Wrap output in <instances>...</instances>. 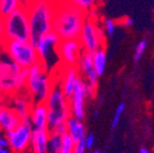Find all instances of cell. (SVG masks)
<instances>
[{
	"mask_svg": "<svg viewBox=\"0 0 154 153\" xmlns=\"http://www.w3.org/2000/svg\"><path fill=\"white\" fill-rule=\"evenodd\" d=\"M86 19L87 12L70 1H66L55 7L53 31H55L61 40L78 39Z\"/></svg>",
	"mask_w": 154,
	"mask_h": 153,
	"instance_id": "1",
	"label": "cell"
},
{
	"mask_svg": "<svg viewBox=\"0 0 154 153\" xmlns=\"http://www.w3.org/2000/svg\"><path fill=\"white\" fill-rule=\"evenodd\" d=\"M29 18V42L35 47L38 41L53 30L55 5L51 0H33L27 7Z\"/></svg>",
	"mask_w": 154,
	"mask_h": 153,
	"instance_id": "2",
	"label": "cell"
},
{
	"mask_svg": "<svg viewBox=\"0 0 154 153\" xmlns=\"http://www.w3.org/2000/svg\"><path fill=\"white\" fill-rule=\"evenodd\" d=\"M28 69H23L2 52L0 58V95L11 96L25 90Z\"/></svg>",
	"mask_w": 154,
	"mask_h": 153,
	"instance_id": "3",
	"label": "cell"
},
{
	"mask_svg": "<svg viewBox=\"0 0 154 153\" xmlns=\"http://www.w3.org/2000/svg\"><path fill=\"white\" fill-rule=\"evenodd\" d=\"M54 79L40 61L28 69L25 90L31 96L34 103L45 102L54 86Z\"/></svg>",
	"mask_w": 154,
	"mask_h": 153,
	"instance_id": "4",
	"label": "cell"
},
{
	"mask_svg": "<svg viewBox=\"0 0 154 153\" xmlns=\"http://www.w3.org/2000/svg\"><path fill=\"white\" fill-rule=\"evenodd\" d=\"M45 105L47 107L48 114V127L54 129L56 125L62 122H66L69 117H71L70 103L60 88L59 83H54L53 89L45 100Z\"/></svg>",
	"mask_w": 154,
	"mask_h": 153,
	"instance_id": "5",
	"label": "cell"
},
{
	"mask_svg": "<svg viewBox=\"0 0 154 153\" xmlns=\"http://www.w3.org/2000/svg\"><path fill=\"white\" fill-rule=\"evenodd\" d=\"M3 41H29L30 30L27 8L20 5L3 17Z\"/></svg>",
	"mask_w": 154,
	"mask_h": 153,
	"instance_id": "6",
	"label": "cell"
},
{
	"mask_svg": "<svg viewBox=\"0 0 154 153\" xmlns=\"http://www.w3.org/2000/svg\"><path fill=\"white\" fill-rule=\"evenodd\" d=\"M1 48L10 59L23 69H29L40 61L35 47L29 41H2Z\"/></svg>",
	"mask_w": 154,
	"mask_h": 153,
	"instance_id": "7",
	"label": "cell"
},
{
	"mask_svg": "<svg viewBox=\"0 0 154 153\" xmlns=\"http://www.w3.org/2000/svg\"><path fill=\"white\" fill-rule=\"evenodd\" d=\"M61 39L55 31H49L44 34L35 45L40 62L43 64L47 72L51 73L58 64H60V60L58 56L57 46Z\"/></svg>",
	"mask_w": 154,
	"mask_h": 153,
	"instance_id": "8",
	"label": "cell"
},
{
	"mask_svg": "<svg viewBox=\"0 0 154 153\" xmlns=\"http://www.w3.org/2000/svg\"><path fill=\"white\" fill-rule=\"evenodd\" d=\"M32 131L33 129L30 122V118L20 120V123L14 130L5 133L10 149L15 153H23L26 151L30 146Z\"/></svg>",
	"mask_w": 154,
	"mask_h": 153,
	"instance_id": "9",
	"label": "cell"
},
{
	"mask_svg": "<svg viewBox=\"0 0 154 153\" xmlns=\"http://www.w3.org/2000/svg\"><path fill=\"white\" fill-rule=\"evenodd\" d=\"M57 52L62 67H77L82 47L78 39L60 40L57 46Z\"/></svg>",
	"mask_w": 154,
	"mask_h": 153,
	"instance_id": "10",
	"label": "cell"
},
{
	"mask_svg": "<svg viewBox=\"0 0 154 153\" xmlns=\"http://www.w3.org/2000/svg\"><path fill=\"white\" fill-rule=\"evenodd\" d=\"M77 67L84 76L82 78L87 83L88 98H93L96 92V85H97V78H99L93 67V54L82 50L78 63H77Z\"/></svg>",
	"mask_w": 154,
	"mask_h": 153,
	"instance_id": "11",
	"label": "cell"
},
{
	"mask_svg": "<svg viewBox=\"0 0 154 153\" xmlns=\"http://www.w3.org/2000/svg\"><path fill=\"white\" fill-rule=\"evenodd\" d=\"M78 41L82 44L84 52L92 53L101 48L103 41L100 39L99 32H97V25L95 24L94 19L87 18L84 26L80 31Z\"/></svg>",
	"mask_w": 154,
	"mask_h": 153,
	"instance_id": "12",
	"label": "cell"
},
{
	"mask_svg": "<svg viewBox=\"0 0 154 153\" xmlns=\"http://www.w3.org/2000/svg\"><path fill=\"white\" fill-rule=\"evenodd\" d=\"M87 98H88L87 83L82 77H79L75 85L72 95L69 98L72 117L82 121V119L85 118V104Z\"/></svg>",
	"mask_w": 154,
	"mask_h": 153,
	"instance_id": "13",
	"label": "cell"
},
{
	"mask_svg": "<svg viewBox=\"0 0 154 153\" xmlns=\"http://www.w3.org/2000/svg\"><path fill=\"white\" fill-rule=\"evenodd\" d=\"M10 107L17 114L20 120L29 118L34 102L26 90H22L10 96Z\"/></svg>",
	"mask_w": 154,
	"mask_h": 153,
	"instance_id": "14",
	"label": "cell"
},
{
	"mask_svg": "<svg viewBox=\"0 0 154 153\" xmlns=\"http://www.w3.org/2000/svg\"><path fill=\"white\" fill-rule=\"evenodd\" d=\"M63 67V74L61 77L59 85L62 90L63 94L66 98H70L72 95L73 90L75 88L77 80L79 78V71L77 67Z\"/></svg>",
	"mask_w": 154,
	"mask_h": 153,
	"instance_id": "15",
	"label": "cell"
},
{
	"mask_svg": "<svg viewBox=\"0 0 154 153\" xmlns=\"http://www.w3.org/2000/svg\"><path fill=\"white\" fill-rule=\"evenodd\" d=\"M29 118L33 130H49L47 107L44 102H38L33 104Z\"/></svg>",
	"mask_w": 154,
	"mask_h": 153,
	"instance_id": "16",
	"label": "cell"
},
{
	"mask_svg": "<svg viewBox=\"0 0 154 153\" xmlns=\"http://www.w3.org/2000/svg\"><path fill=\"white\" fill-rule=\"evenodd\" d=\"M20 123V118L11 107H5L0 109V131L7 132L14 130Z\"/></svg>",
	"mask_w": 154,
	"mask_h": 153,
	"instance_id": "17",
	"label": "cell"
},
{
	"mask_svg": "<svg viewBox=\"0 0 154 153\" xmlns=\"http://www.w3.org/2000/svg\"><path fill=\"white\" fill-rule=\"evenodd\" d=\"M49 130H33L32 131L30 146L33 153H47Z\"/></svg>",
	"mask_w": 154,
	"mask_h": 153,
	"instance_id": "18",
	"label": "cell"
},
{
	"mask_svg": "<svg viewBox=\"0 0 154 153\" xmlns=\"http://www.w3.org/2000/svg\"><path fill=\"white\" fill-rule=\"evenodd\" d=\"M66 127H67V134L70 135L74 144L78 142L79 140H82L86 137V127L85 124L82 122V120H78L74 117H69L66 120Z\"/></svg>",
	"mask_w": 154,
	"mask_h": 153,
	"instance_id": "19",
	"label": "cell"
},
{
	"mask_svg": "<svg viewBox=\"0 0 154 153\" xmlns=\"http://www.w3.org/2000/svg\"><path fill=\"white\" fill-rule=\"evenodd\" d=\"M106 61H107V57H106V53L103 48H99L93 53V67L99 77L102 76L105 72Z\"/></svg>",
	"mask_w": 154,
	"mask_h": 153,
	"instance_id": "20",
	"label": "cell"
},
{
	"mask_svg": "<svg viewBox=\"0 0 154 153\" xmlns=\"http://www.w3.org/2000/svg\"><path fill=\"white\" fill-rule=\"evenodd\" d=\"M62 139L61 135L57 134L56 132L49 130V137H48L47 153H59L61 149Z\"/></svg>",
	"mask_w": 154,
	"mask_h": 153,
	"instance_id": "21",
	"label": "cell"
},
{
	"mask_svg": "<svg viewBox=\"0 0 154 153\" xmlns=\"http://www.w3.org/2000/svg\"><path fill=\"white\" fill-rule=\"evenodd\" d=\"M18 7H20L18 0H0V15L7 16Z\"/></svg>",
	"mask_w": 154,
	"mask_h": 153,
	"instance_id": "22",
	"label": "cell"
},
{
	"mask_svg": "<svg viewBox=\"0 0 154 153\" xmlns=\"http://www.w3.org/2000/svg\"><path fill=\"white\" fill-rule=\"evenodd\" d=\"M62 139V144H61V149L59 153H73V149H74V141L72 140L71 136L67 133L61 136Z\"/></svg>",
	"mask_w": 154,
	"mask_h": 153,
	"instance_id": "23",
	"label": "cell"
},
{
	"mask_svg": "<svg viewBox=\"0 0 154 153\" xmlns=\"http://www.w3.org/2000/svg\"><path fill=\"white\" fill-rule=\"evenodd\" d=\"M71 3L84 10L85 12H88L89 10L93 9L95 5V0H69Z\"/></svg>",
	"mask_w": 154,
	"mask_h": 153,
	"instance_id": "24",
	"label": "cell"
},
{
	"mask_svg": "<svg viewBox=\"0 0 154 153\" xmlns=\"http://www.w3.org/2000/svg\"><path fill=\"white\" fill-rule=\"evenodd\" d=\"M147 45H148L147 40L140 41L139 43L137 44V46H136V49H135V55H134V60H135V61H139V59L142 57V55H143V53H144V50H146V48H147Z\"/></svg>",
	"mask_w": 154,
	"mask_h": 153,
	"instance_id": "25",
	"label": "cell"
},
{
	"mask_svg": "<svg viewBox=\"0 0 154 153\" xmlns=\"http://www.w3.org/2000/svg\"><path fill=\"white\" fill-rule=\"evenodd\" d=\"M124 108H125L124 103H120L118 107H117L115 116H113V118H112V122H111V127H112V129H116L117 125L119 124V121H120V119H121L122 113L124 111Z\"/></svg>",
	"mask_w": 154,
	"mask_h": 153,
	"instance_id": "26",
	"label": "cell"
},
{
	"mask_svg": "<svg viewBox=\"0 0 154 153\" xmlns=\"http://www.w3.org/2000/svg\"><path fill=\"white\" fill-rule=\"evenodd\" d=\"M104 28L109 36H112L116 31V23L111 18H106L104 20Z\"/></svg>",
	"mask_w": 154,
	"mask_h": 153,
	"instance_id": "27",
	"label": "cell"
},
{
	"mask_svg": "<svg viewBox=\"0 0 154 153\" xmlns=\"http://www.w3.org/2000/svg\"><path fill=\"white\" fill-rule=\"evenodd\" d=\"M51 131L56 132L57 134L59 135H64L65 133H67V127H66V122H62V123H60V124L56 125L54 129H51Z\"/></svg>",
	"mask_w": 154,
	"mask_h": 153,
	"instance_id": "28",
	"label": "cell"
},
{
	"mask_svg": "<svg viewBox=\"0 0 154 153\" xmlns=\"http://www.w3.org/2000/svg\"><path fill=\"white\" fill-rule=\"evenodd\" d=\"M94 142H95V136L93 133H89L85 137V145H86V149H91L93 147Z\"/></svg>",
	"mask_w": 154,
	"mask_h": 153,
	"instance_id": "29",
	"label": "cell"
},
{
	"mask_svg": "<svg viewBox=\"0 0 154 153\" xmlns=\"http://www.w3.org/2000/svg\"><path fill=\"white\" fill-rule=\"evenodd\" d=\"M86 152V145H85V139L79 140L74 145L73 153H85Z\"/></svg>",
	"mask_w": 154,
	"mask_h": 153,
	"instance_id": "30",
	"label": "cell"
},
{
	"mask_svg": "<svg viewBox=\"0 0 154 153\" xmlns=\"http://www.w3.org/2000/svg\"><path fill=\"white\" fill-rule=\"evenodd\" d=\"M5 40V29H3V17L0 15V42Z\"/></svg>",
	"mask_w": 154,
	"mask_h": 153,
	"instance_id": "31",
	"label": "cell"
},
{
	"mask_svg": "<svg viewBox=\"0 0 154 153\" xmlns=\"http://www.w3.org/2000/svg\"><path fill=\"white\" fill-rule=\"evenodd\" d=\"M123 25L125 27H131L134 25V19L131 18V17H126V18L123 19Z\"/></svg>",
	"mask_w": 154,
	"mask_h": 153,
	"instance_id": "32",
	"label": "cell"
},
{
	"mask_svg": "<svg viewBox=\"0 0 154 153\" xmlns=\"http://www.w3.org/2000/svg\"><path fill=\"white\" fill-rule=\"evenodd\" d=\"M0 146L5 147V148L9 147V142H8L5 136H3V135H1V134H0Z\"/></svg>",
	"mask_w": 154,
	"mask_h": 153,
	"instance_id": "33",
	"label": "cell"
},
{
	"mask_svg": "<svg viewBox=\"0 0 154 153\" xmlns=\"http://www.w3.org/2000/svg\"><path fill=\"white\" fill-rule=\"evenodd\" d=\"M18 1H19V3H20V5H22V7L27 8L29 5H30V3L32 2V1H33V0H18Z\"/></svg>",
	"mask_w": 154,
	"mask_h": 153,
	"instance_id": "34",
	"label": "cell"
},
{
	"mask_svg": "<svg viewBox=\"0 0 154 153\" xmlns=\"http://www.w3.org/2000/svg\"><path fill=\"white\" fill-rule=\"evenodd\" d=\"M0 153H10V151H9V149L5 148V147L0 146Z\"/></svg>",
	"mask_w": 154,
	"mask_h": 153,
	"instance_id": "35",
	"label": "cell"
},
{
	"mask_svg": "<svg viewBox=\"0 0 154 153\" xmlns=\"http://www.w3.org/2000/svg\"><path fill=\"white\" fill-rule=\"evenodd\" d=\"M5 102H3V100H2V98H0V109H1V108H3V107H5Z\"/></svg>",
	"mask_w": 154,
	"mask_h": 153,
	"instance_id": "36",
	"label": "cell"
},
{
	"mask_svg": "<svg viewBox=\"0 0 154 153\" xmlns=\"http://www.w3.org/2000/svg\"><path fill=\"white\" fill-rule=\"evenodd\" d=\"M139 153H149V151H148L147 148H141L139 150Z\"/></svg>",
	"mask_w": 154,
	"mask_h": 153,
	"instance_id": "37",
	"label": "cell"
},
{
	"mask_svg": "<svg viewBox=\"0 0 154 153\" xmlns=\"http://www.w3.org/2000/svg\"><path fill=\"white\" fill-rule=\"evenodd\" d=\"M93 117H94V118H97V117H99V111H97V110H95V111H94Z\"/></svg>",
	"mask_w": 154,
	"mask_h": 153,
	"instance_id": "38",
	"label": "cell"
},
{
	"mask_svg": "<svg viewBox=\"0 0 154 153\" xmlns=\"http://www.w3.org/2000/svg\"><path fill=\"white\" fill-rule=\"evenodd\" d=\"M1 53H2V48H1V42H0V58H1Z\"/></svg>",
	"mask_w": 154,
	"mask_h": 153,
	"instance_id": "39",
	"label": "cell"
},
{
	"mask_svg": "<svg viewBox=\"0 0 154 153\" xmlns=\"http://www.w3.org/2000/svg\"><path fill=\"white\" fill-rule=\"evenodd\" d=\"M93 153H101V151H99V150H96V151H94Z\"/></svg>",
	"mask_w": 154,
	"mask_h": 153,
	"instance_id": "40",
	"label": "cell"
}]
</instances>
